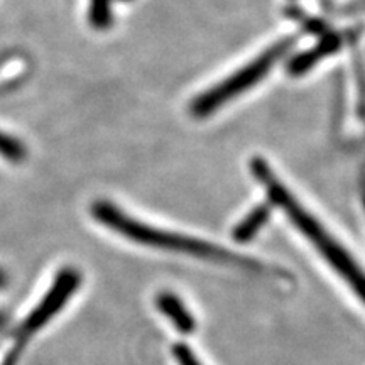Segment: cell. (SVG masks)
Here are the masks:
<instances>
[{"label": "cell", "instance_id": "6da1fadb", "mask_svg": "<svg viewBox=\"0 0 365 365\" xmlns=\"http://www.w3.org/2000/svg\"><path fill=\"white\" fill-rule=\"evenodd\" d=\"M252 173L264 185L269 200L281 210H284L286 215L289 217V220L294 223L296 228L312 242L314 247L318 249V252L323 255V259L344 277L346 284L352 287L359 298L365 303V271L355 262L352 255L346 252L339 242L319 225L312 213H308L307 210L301 207L299 202H296L289 190L277 180L271 168L262 159H252Z\"/></svg>", "mask_w": 365, "mask_h": 365}, {"label": "cell", "instance_id": "7a4b0ae2", "mask_svg": "<svg viewBox=\"0 0 365 365\" xmlns=\"http://www.w3.org/2000/svg\"><path fill=\"white\" fill-rule=\"evenodd\" d=\"M91 215L102 225L112 228L117 234L124 235L125 239L137 242L140 245H148V247L170 250V252L190 254L205 261L220 262V264H235V266H249L254 269H261L257 262L249 261V259L240 257L234 252L212 245L210 242L195 239L176 232L161 230V228L150 227L148 223H143L135 218L127 215L120 208L110 202H97L91 207Z\"/></svg>", "mask_w": 365, "mask_h": 365}, {"label": "cell", "instance_id": "3957f363", "mask_svg": "<svg viewBox=\"0 0 365 365\" xmlns=\"http://www.w3.org/2000/svg\"><path fill=\"white\" fill-rule=\"evenodd\" d=\"M291 46H293V38H287L281 39L272 48L266 49L261 56L255 58L254 61H250L244 68H240L234 75L223 80L222 83L215 85L213 88H210L208 91L200 95V97H196L195 102L191 103V113L196 117H207L210 113L218 110L223 103L230 102V100L239 97L240 93L252 88L289 51Z\"/></svg>", "mask_w": 365, "mask_h": 365}, {"label": "cell", "instance_id": "277c9868", "mask_svg": "<svg viewBox=\"0 0 365 365\" xmlns=\"http://www.w3.org/2000/svg\"><path fill=\"white\" fill-rule=\"evenodd\" d=\"M81 282V274L76 271L75 267H65L58 272L56 279L49 287L48 293L44 294V298L41 303L31 312L24 322L21 323L19 330L16 331L14 336V344L9 350L6 357H4L2 365H16L17 360L21 359L22 350L26 349V345L29 344V340L33 339L34 333H38L41 328L46 327V323L49 319L56 317L65 304L70 301V298L75 294V291L80 287Z\"/></svg>", "mask_w": 365, "mask_h": 365}, {"label": "cell", "instance_id": "5b68a950", "mask_svg": "<svg viewBox=\"0 0 365 365\" xmlns=\"http://www.w3.org/2000/svg\"><path fill=\"white\" fill-rule=\"evenodd\" d=\"M156 307L164 317L171 319L173 327L180 333H182V335H190V333L196 330L195 317L176 294L168 293V291L159 293L156 296Z\"/></svg>", "mask_w": 365, "mask_h": 365}, {"label": "cell", "instance_id": "8992f818", "mask_svg": "<svg viewBox=\"0 0 365 365\" xmlns=\"http://www.w3.org/2000/svg\"><path fill=\"white\" fill-rule=\"evenodd\" d=\"M339 46H340V43L336 38L322 41V43H319L318 46H314L313 49H308V51L299 54V56L291 59L289 73L291 75H303V73H307L309 68L317 65L319 59H323L325 56H328L331 51H335Z\"/></svg>", "mask_w": 365, "mask_h": 365}, {"label": "cell", "instance_id": "52a82bcc", "mask_svg": "<svg viewBox=\"0 0 365 365\" xmlns=\"http://www.w3.org/2000/svg\"><path fill=\"white\" fill-rule=\"evenodd\" d=\"M271 217V207L267 203L255 207L247 217L234 228V239L239 242H247L259 234V230L266 225Z\"/></svg>", "mask_w": 365, "mask_h": 365}, {"label": "cell", "instance_id": "ba28073f", "mask_svg": "<svg viewBox=\"0 0 365 365\" xmlns=\"http://www.w3.org/2000/svg\"><path fill=\"white\" fill-rule=\"evenodd\" d=\"M88 21L95 29H108L112 26V0H90Z\"/></svg>", "mask_w": 365, "mask_h": 365}, {"label": "cell", "instance_id": "9c48e42d", "mask_svg": "<svg viewBox=\"0 0 365 365\" xmlns=\"http://www.w3.org/2000/svg\"><path fill=\"white\" fill-rule=\"evenodd\" d=\"M0 154L14 163H19L27 156L26 148L22 145V143L14 139V137L4 134V132H0Z\"/></svg>", "mask_w": 365, "mask_h": 365}, {"label": "cell", "instance_id": "30bf717a", "mask_svg": "<svg viewBox=\"0 0 365 365\" xmlns=\"http://www.w3.org/2000/svg\"><path fill=\"white\" fill-rule=\"evenodd\" d=\"M173 355H175V359L180 365H202V362L195 355L193 349L185 344L173 345Z\"/></svg>", "mask_w": 365, "mask_h": 365}, {"label": "cell", "instance_id": "8fae6325", "mask_svg": "<svg viewBox=\"0 0 365 365\" xmlns=\"http://www.w3.org/2000/svg\"><path fill=\"white\" fill-rule=\"evenodd\" d=\"M19 83H21V78H16V80H7V81H4V83H0V95H4V93H9V91H11V90L17 88V86H19Z\"/></svg>", "mask_w": 365, "mask_h": 365}, {"label": "cell", "instance_id": "7c38bea8", "mask_svg": "<svg viewBox=\"0 0 365 365\" xmlns=\"http://www.w3.org/2000/svg\"><path fill=\"white\" fill-rule=\"evenodd\" d=\"M7 274L4 272V271H0V289H2V287H6L7 286Z\"/></svg>", "mask_w": 365, "mask_h": 365}, {"label": "cell", "instance_id": "4fadbf2b", "mask_svg": "<svg viewBox=\"0 0 365 365\" xmlns=\"http://www.w3.org/2000/svg\"><path fill=\"white\" fill-rule=\"evenodd\" d=\"M6 317H4V314H0V327H2L4 325V323H6Z\"/></svg>", "mask_w": 365, "mask_h": 365}, {"label": "cell", "instance_id": "5bb4252c", "mask_svg": "<svg viewBox=\"0 0 365 365\" xmlns=\"http://www.w3.org/2000/svg\"><path fill=\"white\" fill-rule=\"evenodd\" d=\"M122 2H129V0H122Z\"/></svg>", "mask_w": 365, "mask_h": 365}, {"label": "cell", "instance_id": "9a60e30c", "mask_svg": "<svg viewBox=\"0 0 365 365\" xmlns=\"http://www.w3.org/2000/svg\"><path fill=\"white\" fill-rule=\"evenodd\" d=\"M364 202H365V200H364Z\"/></svg>", "mask_w": 365, "mask_h": 365}]
</instances>
